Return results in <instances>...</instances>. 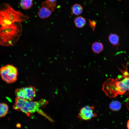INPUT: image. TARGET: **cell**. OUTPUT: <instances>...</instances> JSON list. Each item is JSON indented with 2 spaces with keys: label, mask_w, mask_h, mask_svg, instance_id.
<instances>
[{
  "label": "cell",
  "mask_w": 129,
  "mask_h": 129,
  "mask_svg": "<svg viewBox=\"0 0 129 129\" xmlns=\"http://www.w3.org/2000/svg\"><path fill=\"white\" fill-rule=\"evenodd\" d=\"M119 70L122 75H118L115 79H108L102 85L103 91L109 97L126 94L129 91V74L127 69L125 70Z\"/></svg>",
  "instance_id": "cell-1"
},
{
  "label": "cell",
  "mask_w": 129,
  "mask_h": 129,
  "mask_svg": "<svg viewBox=\"0 0 129 129\" xmlns=\"http://www.w3.org/2000/svg\"><path fill=\"white\" fill-rule=\"evenodd\" d=\"M32 101L21 99L16 97L15 102L13 108L15 110L25 113L28 116L32 113L37 112L50 121L53 122L51 118L41 109V108L46 105L48 103L47 101L45 99H41L37 101Z\"/></svg>",
  "instance_id": "cell-2"
},
{
  "label": "cell",
  "mask_w": 129,
  "mask_h": 129,
  "mask_svg": "<svg viewBox=\"0 0 129 129\" xmlns=\"http://www.w3.org/2000/svg\"><path fill=\"white\" fill-rule=\"evenodd\" d=\"M29 18L28 16L14 9L8 4L0 5V26H7L16 22L20 23Z\"/></svg>",
  "instance_id": "cell-3"
},
{
  "label": "cell",
  "mask_w": 129,
  "mask_h": 129,
  "mask_svg": "<svg viewBox=\"0 0 129 129\" xmlns=\"http://www.w3.org/2000/svg\"><path fill=\"white\" fill-rule=\"evenodd\" d=\"M22 31L20 22L5 26H0V44L2 46L12 45L18 40Z\"/></svg>",
  "instance_id": "cell-4"
},
{
  "label": "cell",
  "mask_w": 129,
  "mask_h": 129,
  "mask_svg": "<svg viewBox=\"0 0 129 129\" xmlns=\"http://www.w3.org/2000/svg\"><path fill=\"white\" fill-rule=\"evenodd\" d=\"M17 69L12 65L7 64L0 69V76L2 79L8 84L15 82L18 75Z\"/></svg>",
  "instance_id": "cell-5"
},
{
  "label": "cell",
  "mask_w": 129,
  "mask_h": 129,
  "mask_svg": "<svg viewBox=\"0 0 129 129\" xmlns=\"http://www.w3.org/2000/svg\"><path fill=\"white\" fill-rule=\"evenodd\" d=\"M15 96L18 98L32 101L36 94L35 88L32 86L18 88L15 91Z\"/></svg>",
  "instance_id": "cell-6"
},
{
  "label": "cell",
  "mask_w": 129,
  "mask_h": 129,
  "mask_svg": "<svg viewBox=\"0 0 129 129\" xmlns=\"http://www.w3.org/2000/svg\"><path fill=\"white\" fill-rule=\"evenodd\" d=\"M56 2L47 0L43 2L42 6L39 9L38 14L41 18L44 19L49 17L56 7Z\"/></svg>",
  "instance_id": "cell-7"
},
{
  "label": "cell",
  "mask_w": 129,
  "mask_h": 129,
  "mask_svg": "<svg viewBox=\"0 0 129 129\" xmlns=\"http://www.w3.org/2000/svg\"><path fill=\"white\" fill-rule=\"evenodd\" d=\"M95 107L86 106L81 108L78 115L80 119L83 120H88L97 116V113L94 112Z\"/></svg>",
  "instance_id": "cell-8"
},
{
  "label": "cell",
  "mask_w": 129,
  "mask_h": 129,
  "mask_svg": "<svg viewBox=\"0 0 129 129\" xmlns=\"http://www.w3.org/2000/svg\"><path fill=\"white\" fill-rule=\"evenodd\" d=\"M91 48L94 53L97 54H99L103 51V45L101 42H95L92 44Z\"/></svg>",
  "instance_id": "cell-9"
},
{
  "label": "cell",
  "mask_w": 129,
  "mask_h": 129,
  "mask_svg": "<svg viewBox=\"0 0 129 129\" xmlns=\"http://www.w3.org/2000/svg\"><path fill=\"white\" fill-rule=\"evenodd\" d=\"M33 0H21L20 5L23 9L26 10L30 9L33 4Z\"/></svg>",
  "instance_id": "cell-10"
},
{
  "label": "cell",
  "mask_w": 129,
  "mask_h": 129,
  "mask_svg": "<svg viewBox=\"0 0 129 129\" xmlns=\"http://www.w3.org/2000/svg\"><path fill=\"white\" fill-rule=\"evenodd\" d=\"M75 25L77 27L81 28L83 27L86 24L85 19L81 16L76 18L74 21Z\"/></svg>",
  "instance_id": "cell-11"
},
{
  "label": "cell",
  "mask_w": 129,
  "mask_h": 129,
  "mask_svg": "<svg viewBox=\"0 0 129 129\" xmlns=\"http://www.w3.org/2000/svg\"><path fill=\"white\" fill-rule=\"evenodd\" d=\"M111 43L114 46H117L118 44L119 38L118 36L115 33L110 34L108 37Z\"/></svg>",
  "instance_id": "cell-12"
},
{
  "label": "cell",
  "mask_w": 129,
  "mask_h": 129,
  "mask_svg": "<svg viewBox=\"0 0 129 129\" xmlns=\"http://www.w3.org/2000/svg\"><path fill=\"white\" fill-rule=\"evenodd\" d=\"M8 111V107L6 104L0 103V117L5 116L7 114Z\"/></svg>",
  "instance_id": "cell-13"
},
{
  "label": "cell",
  "mask_w": 129,
  "mask_h": 129,
  "mask_svg": "<svg viewBox=\"0 0 129 129\" xmlns=\"http://www.w3.org/2000/svg\"><path fill=\"white\" fill-rule=\"evenodd\" d=\"M109 108L112 110L115 111L119 110L121 108V103L117 101L112 102L109 104Z\"/></svg>",
  "instance_id": "cell-14"
},
{
  "label": "cell",
  "mask_w": 129,
  "mask_h": 129,
  "mask_svg": "<svg viewBox=\"0 0 129 129\" xmlns=\"http://www.w3.org/2000/svg\"><path fill=\"white\" fill-rule=\"evenodd\" d=\"M71 9L74 14L75 15H79L82 13L83 8L80 5L76 4L73 6Z\"/></svg>",
  "instance_id": "cell-15"
},
{
  "label": "cell",
  "mask_w": 129,
  "mask_h": 129,
  "mask_svg": "<svg viewBox=\"0 0 129 129\" xmlns=\"http://www.w3.org/2000/svg\"><path fill=\"white\" fill-rule=\"evenodd\" d=\"M126 105L127 108L129 111V95L127 101Z\"/></svg>",
  "instance_id": "cell-16"
},
{
  "label": "cell",
  "mask_w": 129,
  "mask_h": 129,
  "mask_svg": "<svg viewBox=\"0 0 129 129\" xmlns=\"http://www.w3.org/2000/svg\"><path fill=\"white\" fill-rule=\"evenodd\" d=\"M127 126L128 129H129V119L127 121Z\"/></svg>",
  "instance_id": "cell-17"
},
{
  "label": "cell",
  "mask_w": 129,
  "mask_h": 129,
  "mask_svg": "<svg viewBox=\"0 0 129 129\" xmlns=\"http://www.w3.org/2000/svg\"><path fill=\"white\" fill-rule=\"evenodd\" d=\"M52 2H56L57 0H47Z\"/></svg>",
  "instance_id": "cell-18"
},
{
  "label": "cell",
  "mask_w": 129,
  "mask_h": 129,
  "mask_svg": "<svg viewBox=\"0 0 129 129\" xmlns=\"http://www.w3.org/2000/svg\"></svg>",
  "instance_id": "cell-19"
}]
</instances>
